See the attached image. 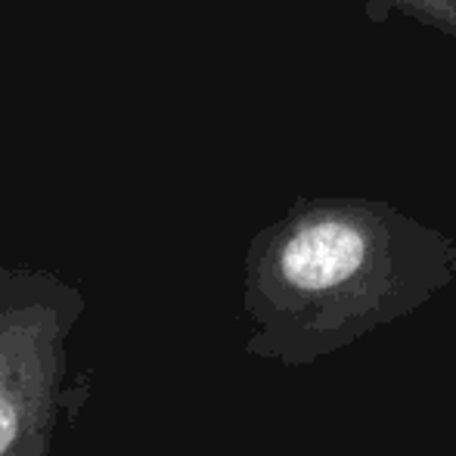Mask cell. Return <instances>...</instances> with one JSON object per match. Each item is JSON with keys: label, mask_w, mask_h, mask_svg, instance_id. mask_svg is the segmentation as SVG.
Masks as SVG:
<instances>
[{"label": "cell", "mask_w": 456, "mask_h": 456, "mask_svg": "<svg viewBox=\"0 0 456 456\" xmlns=\"http://www.w3.org/2000/svg\"><path fill=\"white\" fill-rule=\"evenodd\" d=\"M456 276V240L388 202L301 199L252 240L246 351L307 366L416 314Z\"/></svg>", "instance_id": "cell-1"}, {"label": "cell", "mask_w": 456, "mask_h": 456, "mask_svg": "<svg viewBox=\"0 0 456 456\" xmlns=\"http://www.w3.org/2000/svg\"><path fill=\"white\" fill-rule=\"evenodd\" d=\"M382 4L397 6L444 35H456V0H382Z\"/></svg>", "instance_id": "cell-3"}, {"label": "cell", "mask_w": 456, "mask_h": 456, "mask_svg": "<svg viewBox=\"0 0 456 456\" xmlns=\"http://www.w3.org/2000/svg\"><path fill=\"white\" fill-rule=\"evenodd\" d=\"M87 301L50 271L0 267V456H53L91 397L72 370Z\"/></svg>", "instance_id": "cell-2"}]
</instances>
